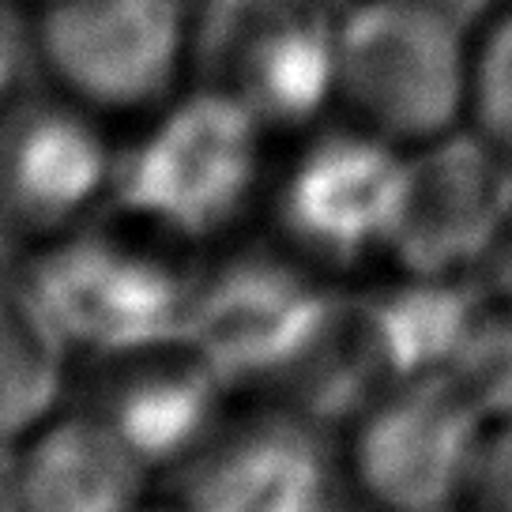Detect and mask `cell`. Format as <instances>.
<instances>
[{
    "instance_id": "6da1fadb",
    "label": "cell",
    "mask_w": 512,
    "mask_h": 512,
    "mask_svg": "<svg viewBox=\"0 0 512 512\" xmlns=\"http://www.w3.org/2000/svg\"><path fill=\"white\" fill-rule=\"evenodd\" d=\"M268 128L238 98L200 87L174 95L117 155L113 200L136 230L166 245L230 234L268 181Z\"/></svg>"
},
{
    "instance_id": "7a4b0ae2",
    "label": "cell",
    "mask_w": 512,
    "mask_h": 512,
    "mask_svg": "<svg viewBox=\"0 0 512 512\" xmlns=\"http://www.w3.org/2000/svg\"><path fill=\"white\" fill-rule=\"evenodd\" d=\"M471 38L445 0H347L336 106L403 151L467 125Z\"/></svg>"
},
{
    "instance_id": "3957f363",
    "label": "cell",
    "mask_w": 512,
    "mask_h": 512,
    "mask_svg": "<svg viewBox=\"0 0 512 512\" xmlns=\"http://www.w3.org/2000/svg\"><path fill=\"white\" fill-rule=\"evenodd\" d=\"M34 290L72 354L117 358L189 336L196 275L177 268L174 245L132 234L72 230L31 260Z\"/></svg>"
},
{
    "instance_id": "277c9868",
    "label": "cell",
    "mask_w": 512,
    "mask_h": 512,
    "mask_svg": "<svg viewBox=\"0 0 512 512\" xmlns=\"http://www.w3.org/2000/svg\"><path fill=\"white\" fill-rule=\"evenodd\" d=\"M339 12L336 0H204L189 68L268 132L305 128L336 106Z\"/></svg>"
},
{
    "instance_id": "5b68a950",
    "label": "cell",
    "mask_w": 512,
    "mask_h": 512,
    "mask_svg": "<svg viewBox=\"0 0 512 512\" xmlns=\"http://www.w3.org/2000/svg\"><path fill=\"white\" fill-rule=\"evenodd\" d=\"M407 151L354 121L313 132L272 189L287 253L320 275L388 256L400 219Z\"/></svg>"
},
{
    "instance_id": "8992f818",
    "label": "cell",
    "mask_w": 512,
    "mask_h": 512,
    "mask_svg": "<svg viewBox=\"0 0 512 512\" xmlns=\"http://www.w3.org/2000/svg\"><path fill=\"white\" fill-rule=\"evenodd\" d=\"M486 422L448 373L396 377L373 392L347 437V479L377 512H456Z\"/></svg>"
},
{
    "instance_id": "52a82bcc",
    "label": "cell",
    "mask_w": 512,
    "mask_h": 512,
    "mask_svg": "<svg viewBox=\"0 0 512 512\" xmlns=\"http://www.w3.org/2000/svg\"><path fill=\"white\" fill-rule=\"evenodd\" d=\"M34 49L57 91L91 113H155L189 68L181 0H42Z\"/></svg>"
},
{
    "instance_id": "ba28073f",
    "label": "cell",
    "mask_w": 512,
    "mask_h": 512,
    "mask_svg": "<svg viewBox=\"0 0 512 512\" xmlns=\"http://www.w3.org/2000/svg\"><path fill=\"white\" fill-rule=\"evenodd\" d=\"M317 268L294 253H241L196 275L189 343L230 388L290 381L336 305Z\"/></svg>"
},
{
    "instance_id": "9c48e42d",
    "label": "cell",
    "mask_w": 512,
    "mask_h": 512,
    "mask_svg": "<svg viewBox=\"0 0 512 512\" xmlns=\"http://www.w3.org/2000/svg\"><path fill=\"white\" fill-rule=\"evenodd\" d=\"M512 226V159L475 128L407 151L392 249L403 275L460 279L486 268Z\"/></svg>"
},
{
    "instance_id": "30bf717a",
    "label": "cell",
    "mask_w": 512,
    "mask_h": 512,
    "mask_svg": "<svg viewBox=\"0 0 512 512\" xmlns=\"http://www.w3.org/2000/svg\"><path fill=\"white\" fill-rule=\"evenodd\" d=\"M117 151L98 113L72 98L0 113V234L49 245L113 196Z\"/></svg>"
},
{
    "instance_id": "8fae6325",
    "label": "cell",
    "mask_w": 512,
    "mask_h": 512,
    "mask_svg": "<svg viewBox=\"0 0 512 512\" xmlns=\"http://www.w3.org/2000/svg\"><path fill=\"white\" fill-rule=\"evenodd\" d=\"M91 411L110 422L159 471H181L223 426L230 384L204 354L185 343L98 358Z\"/></svg>"
},
{
    "instance_id": "7c38bea8",
    "label": "cell",
    "mask_w": 512,
    "mask_h": 512,
    "mask_svg": "<svg viewBox=\"0 0 512 512\" xmlns=\"http://www.w3.org/2000/svg\"><path fill=\"white\" fill-rule=\"evenodd\" d=\"M185 512H324L328 460L298 415L223 422L177 471Z\"/></svg>"
},
{
    "instance_id": "4fadbf2b",
    "label": "cell",
    "mask_w": 512,
    "mask_h": 512,
    "mask_svg": "<svg viewBox=\"0 0 512 512\" xmlns=\"http://www.w3.org/2000/svg\"><path fill=\"white\" fill-rule=\"evenodd\" d=\"M12 460V512H144L155 471L113 430L83 407H61L34 426Z\"/></svg>"
},
{
    "instance_id": "5bb4252c",
    "label": "cell",
    "mask_w": 512,
    "mask_h": 512,
    "mask_svg": "<svg viewBox=\"0 0 512 512\" xmlns=\"http://www.w3.org/2000/svg\"><path fill=\"white\" fill-rule=\"evenodd\" d=\"M72 358L31 275L0 268V448L61 411Z\"/></svg>"
},
{
    "instance_id": "9a60e30c",
    "label": "cell",
    "mask_w": 512,
    "mask_h": 512,
    "mask_svg": "<svg viewBox=\"0 0 512 512\" xmlns=\"http://www.w3.org/2000/svg\"><path fill=\"white\" fill-rule=\"evenodd\" d=\"M445 373L486 426L512 422V302L497 298L471 313Z\"/></svg>"
},
{
    "instance_id": "2e32d148",
    "label": "cell",
    "mask_w": 512,
    "mask_h": 512,
    "mask_svg": "<svg viewBox=\"0 0 512 512\" xmlns=\"http://www.w3.org/2000/svg\"><path fill=\"white\" fill-rule=\"evenodd\" d=\"M467 128L512 159V4L497 8L471 38Z\"/></svg>"
},
{
    "instance_id": "e0dca14e",
    "label": "cell",
    "mask_w": 512,
    "mask_h": 512,
    "mask_svg": "<svg viewBox=\"0 0 512 512\" xmlns=\"http://www.w3.org/2000/svg\"><path fill=\"white\" fill-rule=\"evenodd\" d=\"M464 512H512V422L486 426L479 460L460 501Z\"/></svg>"
},
{
    "instance_id": "ac0fdd59",
    "label": "cell",
    "mask_w": 512,
    "mask_h": 512,
    "mask_svg": "<svg viewBox=\"0 0 512 512\" xmlns=\"http://www.w3.org/2000/svg\"><path fill=\"white\" fill-rule=\"evenodd\" d=\"M19 68H23V49H19L16 31L0 16V113L16 102Z\"/></svg>"
},
{
    "instance_id": "d6986e66",
    "label": "cell",
    "mask_w": 512,
    "mask_h": 512,
    "mask_svg": "<svg viewBox=\"0 0 512 512\" xmlns=\"http://www.w3.org/2000/svg\"><path fill=\"white\" fill-rule=\"evenodd\" d=\"M486 272H490V283H494L497 298L512 302V226H509V234L501 238V245H497V253L490 256Z\"/></svg>"
},
{
    "instance_id": "ffe728a7",
    "label": "cell",
    "mask_w": 512,
    "mask_h": 512,
    "mask_svg": "<svg viewBox=\"0 0 512 512\" xmlns=\"http://www.w3.org/2000/svg\"><path fill=\"white\" fill-rule=\"evenodd\" d=\"M144 512H185V509H181V505H177V501H174L170 509H144Z\"/></svg>"
},
{
    "instance_id": "44dd1931",
    "label": "cell",
    "mask_w": 512,
    "mask_h": 512,
    "mask_svg": "<svg viewBox=\"0 0 512 512\" xmlns=\"http://www.w3.org/2000/svg\"><path fill=\"white\" fill-rule=\"evenodd\" d=\"M38 4H42V0H38Z\"/></svg>"
}]
</instances>
